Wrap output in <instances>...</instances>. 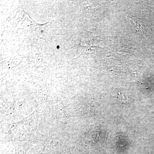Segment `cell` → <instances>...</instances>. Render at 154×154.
<instances>
[{
  "label": "cell",
  "mask_w": 154,
  "mask_h": 154,
  "mask_svg": "<svg viewBox=\"0 0 154 154\" xmlns=\"http://www.w3.org/2000/svg\"><path fill=\"white\" fill-rule=\"evenodd\" d=\"M115 99L117 102L122 104H126L130 102L129 94L126 92H122L119 93L115 97Z\"/></svg>",
  "instance_id": "cell-1"
},
{
  "label": "cell",
  "mask_w": 154,
  "mask_h": 154,
  "mask_svg": "<svg viewBox=\"0 0 154 154\" xmlns=\"http://www.w3.org/2000/svg\"><path fill=\"white\" fill-rule=\"evenodd\" d=\"M130 20L131 22L132 25L135 27V28H136L137 30L142 31V25L140 23V22L138 19L132 17V18L130 19Z\"/></svg>",
  "instance_id": "cell-2"
}]
</instances>
